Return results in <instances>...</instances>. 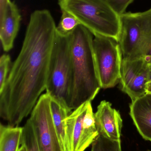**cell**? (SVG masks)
<instances>
[{
	"label": "cell",
	"instance_id": "obj_10",
	"mask_svg": "<svg viewBox=\"0 0 151 151\" xmlns=\"http://www.w3.org/2000/svg\"><path fill=\"white\" fill-rule=\"evenodd\" d=\"M95 117L99 134L112 140L120 139L123 121L119 112L112 108L110 102L102 101Z\"/></svg>",
	"mask_w": 151,
	"mask_h": 151
},
{
	"label": "cell",
	"instance_id": "obj_17",
	"mask_svg": "<svg viewBox=\"0 0 151 151\" xmlns=\"http://www.w3.org/2000/svg\"><path fill=\"white\" fill-rule=\"evenodd\" d=\"M60 22L56 27V32L63 35H69L81 24L78 19L72 15L65 11H62Z\"/></svg>",
	"mask_w": 151,
	"mask_h": 151
},
{
	"label": "cell",
	"instance_id": "obj_13",
	"mask_svg": "<svg viewBox=\"0 0 151 151\" xmlns=\"http://www.w3.org/2000/svg\"><path fill=\"white\" fill-rule=\"evenodd\" d=\"M51 109L52 119L62 150L63 151H66V119L72 111L59 101L51 98Z\"/></svg>",
	"mask_w": 151,
	"mask_h": 151
},
{
	"label": "cell",
	"instance_id": "obj_19",
	"mask_svg": "<svg viewBox=\"0 0 151 151\" xmlns=\"http://www.w3.org/2000/svg\"><path fill=\"white\" fill-rule=\"evenodd\" d=\"M134 0H106L111 7L119 16L125 13L128 6Z\"/></svg>",
	"mask_w": 151,
	"mask_h": 151
},
{
	"label": "cell",
	"instance_id": "obj_23",
	"mask_svg": "<svg viewBox=\"0 0 151 151\" xmlns=\"http://www.w3.org/2000/svg\"><path fill=\"white\" fill-rule=\"evenodd\" d=\"M19 151H27L25 147L23 145H21V147L20 148Z\"/></svg>",
	"mask_w": 151,
	"mask_h": 151
},
{
	"label": "cell",
	"instance_id": "obj_8",
	"mask_svg": "<svg viewBox=\"0 0 151 151\" xmlns=\"http://www.w3.org/2000/svg\"><path fill=\"white\" fill-rule=\"evenodd\" d=\"M51 97L42 94L29 120L34 129L40 151H63L56 131L51 109Z\"/></svg>",
	"mask_w": 151,
	"mask_h": 151
},
{
	"label": "cell",
	"instance_id": "obj_16",
	"mask_svg": "<svg viewBox=\"0 0 151 151\" xmlns=\"http://www.w3.org/2000/svg\"><path fill=\"white\" fill-rule=\"evenodd\" d=\"M21 145L25 146L27 151H40L35 133L29 119L23 127Z\"/></svg>",
	"mask_w": 151,
	"mask_h": 151
},
{
	"label": "cell",
	"instance_id": "obj_24",
	"mask_svg": "<svg viewBox=\"0 0 151 151\" xmlns=\"http://www.w3.org/2000/svg\"><path fill=\"white\" fill-rule=\"evenodd\" d=\"M151 151L150 150H147V151Z\"/></svg>",
	"mask_w": 151,
	"mask_h": 151
},
{
	"label": "cell",
	"instance_id": "obj_5",
	"mask_svg": "<svg viewBox=\"0 0 151 151\" xmlns=\"http://www.w3.org/2000/svg\"><path fill=\"white\" fill-rule=\"evenodd\" d=\"M72 83L71 34L63 35L56 32L51 61L46 93L69 109Z\"/></svg>",
	"mask_w": 151,
	"mask_h": 151
},
{
	"label": "cell",
	"instance_id": "obj_11",
	"mask_svg": "<svg viewBox=\"0 0 151 151\" xmlns=\"http://www.w3.org/2000/svg\"><path fill=\"white\" fill-rule=\"evenodd\" d=\"M129 114L142 137L151 142V94L147 93L132 101Z\"/></svg>",
	"mask_w": 151,
	"mask_h": 151
},
{
	"label": "cell",
	"instance_id": "obj_3",
	"mask_svg": "<svg viewBox=\"0 0 151 151\" xmlns=\"http://www.w3.org/2000/svg\"><path fill=\"white\" fill-rule=\"evenodd\" d=\"M62 11L75 17L94 35L118 40L120 16L106 0H59Z\"/></svg>",
	"mask_w": 151,
	"mask_h": 151
},
{
	"label": "cell",
	"instance_id": "obj_22",
	"mask_svg": "<svg viewBox=\"0 0 151 151\" xmlns=\"http://www.w3.org/2000/svg\"><path fill=\"white\" fill-rule=\"evenodd\" d=\"M147 93L151 94V82L148 83L147 84Z\"/></svg>",
	"mask_w": 151,
	"mask_h": 151
},
{
	"label": "cell",
	"instance_id": "obj_14",
	"mask_svg": "<svg viewBox=\"0 0 151 151\" xmlns=\"http://www.w3.org/2000/svg\"><path fill=\"white\" fill-rule=\"evenodd\" d=\"M23 127L0 126V151H19L21 145Z\"/></svg>",
	"mask_w": 151,
	"mask_h": 151
},
{
	"label": "cell",
	"instance_id": "obj_6",
	"mask_svg": "<svg viewBox=\"0 0 151 151\" xmlns=\"http://www.w3.org/2000/svg\"><path fill=\"white\" fill-rule=\"evenodd\" d=\"M93 50L98 76L101 88H113L121 76L122 53L118 41L113 38L95 35Z\"/></svg>",
	"mask_w": 151,
	"mask_h": 151
},
{
	"label": "cell",
	"instance_id": "obj_2",
	"mask_svg": "<svg viewBox=\"0 0 151 151\" xmlns=\"http://www.w3.org/2000/svg\"><path fill=\"white\" fill-rule=\"evenodd\" d=\"M92 34L79 24L71 34L72 83L69 108L73 111L91 102L101 88L93 50Z\"/></svg>",
	"mask_w": 151,
	"mask_h": 151
},
{
	"label": "cell",
	"instance_id": "obj_21",
	"mask_svg": "<svg viewBox=\"0 0 151 151\" xmlns=\"http://www.w3.org/2000/svg\"><path fill=\"white\" fill-rule=\"evenodd\" d=\"M148 80H149V82H151V63H150V65H149Z\"/></svg>",
	"mask_w": 151,
	"mask_h": 151
},
{
	"label": "cell",
	"instance_id": "obj_1",
	"mask_svg": "<svg viewBox=\"0 0 151 151\" xmlns=\"http://www.w3.org/2000/svg\"><path fill=\"white\" fill-rule=\"evenodd\" d=\"M56 35L48 10L32 13L21 50L0 91V116L9 126H18L31 114L46 90Z\"/></svg>",
	"mask_w": 151,
	"mask_h": 151
},
{
	"label": "cell",
	"instance_id": "obj_18",
	"mask_svg": "<svg viewBox=\"0 0 151 151\" xmlns=\"http://www.w3.org/2000/svg\"><path fill=\"white\" fill-rule=\"evenodd\" d=\"M11 68L9 55H3L0 58V91L4 87Z\"/></svg>",
	"mask_w": 151,
	"mask_h": 151
},
{
	"label": "cell",
	"instance_id": "obj_12",
	"mask_svg": "<svg viewBox=\"0 0 151 151\" xmlns=\"http://www.w3.org/2000/svg\"><path fill=\"white\" fill-rule=\"evenodd\" d=\"M21 21V16L14 3L10 1L4 15L0 19V39L3 49L9 52L12 49Z\"/></svg>",
	"mask_w": 151,
	"mask_h": 151
},
{
	"label": "cell",
	"instance_id": "obj_20",
	"mask_svg": "<svg viewBox=\"0 0 151 151\" xmlns=\"http://www.w3.org/2000/svg\"><path fill=\"white\" fill-rule=\"evenodd\" d=\"M10 0H0V19L4 15L6 7Z\"/></svg>",
	"mask_w": 151,
	"mask_h": 151
},
{
	"label": "cell",
	"instance_id": "obj_4",
	"mask_svg": "<svg viewBox=\"0 0 151 151\" xmlns=\"http://www.w3.org/2000/svg\"><path fill=\"white\" fill-rule=\"evenodd\" d=\"M120 18L118 42L122 59H144L151 63V8L143 12H125Z\"/></svg>",
	"mask_w": 151,
	"mask_h": 151
},
{
	"label": "cell",
	"instance_id": "obj_15",
	"mask_svg": "<svg viewBox=\"0 0 151 151\" xmlns=\"http://www.w3.org/2000/svg\"><path fill=\"white\" fill-rule=\"evenodd\" d=\"M91 151H122L121 140H112L98 134L92 144Z\"/></svg>",
	"mask_w": 151,
	"mask_h": 151
},
{
	"label": "cell",
	"instance_id": "obj_7",
	"mask_svg": "<svg viewBox=\"0 0 151 151\" xmlns=\"http://www.w3.org/2000/svg\"><path fill=\"white\" fill-rule=\"evenodd\" d=\"M66 151H84L99 134L91 102L74 109L66 119Z\"/></svg>",
	"mask_w": 151,
	"mask_h": 151
},
{
	"label": "cell",
	"instance_id": "obj_9",
	"mask_svg": "<svg viewBox=\"0 0 151 151\" xmlns=\"http://www.w3.org/2000/svg\"><path fill=\"white\" fill-rule=\"evenodd\" d=\"M150 63L144 59L128 61L122 59L121 88L132 101L147 93Z\"/></svg>",
	"mask_w": 151,
	"mask_h": 151
}]
</instances>
